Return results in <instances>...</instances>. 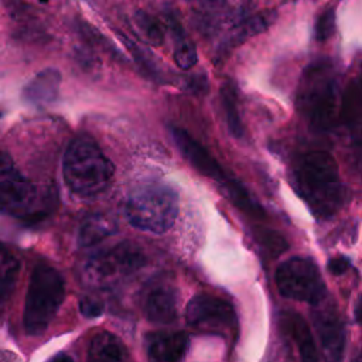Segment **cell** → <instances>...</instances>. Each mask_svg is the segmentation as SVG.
I'll use <instances>...</instances> for the list:
<instances>
[{
	"instance_id": "1",
	"label": "cell",
	"mask_w": 362,
	"mask_h": 362,
	"mask_svg": "<svg viewBox=\"0 0 362 362\" xmlns=\"http://www.w3.org/2000/svg\"><path fill=\"white\" fill-rule=\"evenodd\" d=\"M298 194L311 212L322 219L335 215L348 201L338 165L325 151H311L300 157L294 168Z\"/></svg>"
},
{
	"instance_id": "7",
	"label": "cell",
	"mask_w": 362,
	"mask_h": 362,
	"mask_svg": "<svg viewBox=\"0 0 362 362\" xmlns=\"http://www.w3.org/2000/svg\"><path fill=\"white\" fill-rule=\"evenodd\" d=\"M276 286L286 298L317 305L325 298V284L311 259L290 257L276 269Z\"/></svg>"
},
{
	"instance_id": "2",
	"label": "cell",
	"mask_w": 362,
	"mask_h": 362,
	"mask_svg": "<svg viewBox=\"0 0 362 362\" xmlns=\"http://www.w3.org/2000/svg\"><path fill=\"white\" fill-rule=\"evenodd\" d=\"M297 106L307 123L318 132L338 123L342 98L338 74L329 61L320 59L305 68L298 85Z\"/></svg>"
},
{
	"instance_id": "11",
	"label": "cell",
	"mask_w": 362,
	"mask_h": 362,
	"mask_svg": "<svg viewBox=\"0 0 362 362\" xmlns=\"http://www.w3.org/2000/svg\"><path fill=\"white\" fill-rule=\"evenodd\" d=\"M313 325L325 362H341L345 349V327L332 303L325 298L314 305Z\"/></svg>"
},
{
	"instance_id": "21",
	"label": "cell",
	"mask_w": 362,
	"mask_h": 362,
	"mask_svg": "<svg viewBox=\"0 0 362 362\" xmlns=\"http://www.w3.org/2000/svg\"><path fill=\"white\" fill-rule=\"evenodd\" d=\"M133 20H134V25H136L137 31L144 37L146 41H148L150 44H154V45H160L163 42L164 31H163L160 21L154 16L148 14L147 11L137 10L134 13Z\"/></svg>"
},
{
	"instance_id": "4",
	"label": "cell",
	"mask_w": 362,
	"mask_h": 362,
	"mask_svg": "<svg viewBox=\"0 0 362 362\" xmlns=\"http://www.w3.org/2000/svg\"><path fill=\"white\" fill-rule=\"evenodd\" d=\"M65 297L61 273L47 263H38L30 276L24 303L23 325L28 335L42 334L57 315Z\"/></svg>"
},
{
	"instance_id": "26",
	"label": "cell",
	"mask_w": 362,
	"mask_h": 362,
	"mask_svg": "<svg viewBox=\"0 0 362 362\" xmlns=\"http://www.w3.org/2000/svg\"><path fill=\"white\" fill-rule=\"evenodd\" d=\"M349 266H351V263L345 256H335V257L329 259V262L327 264L329 273L334 276L344 274L349 269Z\"/></svg>"
},
{
	"instance_id": "14",
	"label": "cell",
	"mask_w": 362,
	"mask_h": 362,
	"mask_svg": "<svg viewBox=\"0 0 362 362\" xmlns=\"http://www.w3.org/2000/svg\"><path fill=\"white\" fill-rule=\"evenodd\" d=\"M281 322L293 338L301 362H320L318 351L305 320L297 313H284L281 315Z\"/></svg>"
},
{
	"instance_id": "24",
	"label": "cell",
	"mask_w": 362,
	"mask_h": 362,
	"mask_svg": "<svg viewBox=\"0 0 362 362\" xmlns=\"http://www.w3.org/2000/svg\"><path fill=\"white\" fill-rule=\"evenodd\" d=\"M335 30V13L332 8H327L321 13L315 24V38L318 41L328 40Z\"/></svg>"
},
{
	"instance_id": "27",
	"label": "cell",
	"mask_w": 362,
	"mask_h": 362,
	"mask_svg": "<svg viewBox=\"0 0 362 362\" xmlns=\"http://www.w3.org/2000/svg\"><path fill=\"white\" fill-rule=\"evenodd\" d=\"M47 362H74V359H72L68 354L58 352V354H55L54 356H51Z\"/></svg>"
},
{
	"instance_id": "13",
	"label": "cell",
	"mask_w": 362,
	"mask_h": 362,
	"mask_svg": "<svg viewBox=\"0 0 362 362\" xmlns=\"http://www.w3.org/2000/svg\"><path fill=\"white\" fill-rule=\"evenodd\" d=\"M143 310L148 321L170 324L177 318V294L167 284H158L148 290L144 297Z\"/></svg>"
},
{
	"instance_id": "9",
	"label": "cell",
	"mask_w": 362,
	"mask_h": 362,
	"mask_svg": "<svg viewBox=\"0 0 362 362\" xmlns=\"http://www.w3.org/2000/svg\"><path fill=\"white\" fill-rule=\"evenodd\" d=\"M174 140L181 150V153L185 156V158L194 165L197 171L204 174L205 177L214 178L218 182H221L230 194V198L240 205L246 211H256L257 206L253 204V201L249 198L246 191L233 180H230L222 167L218 164V161L208 153V150L201 146L189 133H187L182 129H173Z\"/></svg>"
},
{
	"instance_id": "23",
	"label": "cell",
	"mask_w": 362,
	"mask_h": 362,
	"mask_svg": "<svg viewBox=\"0 0 362 362\" xmlns=\"http://www.w3.org/2000/svg\"><path fill=\"white\" fill-rule=\"evenodd\" d=\"M256 233H257V239H259L260 245L270 253V256L276 257V256H280L283 252H286L288 245H287L286 239L281 235H279L277 232L270 230L267 228H262Z\"/></svg>"
},
{
	"instance_id": "5",
	"label": "cell",
	"mask_w": 362,
	"mask_h": 362,
	"mask_svg": "<svg viewBox=\"0 0 362 362\" xmlns=\"http://www.w3.org/2000/svg\"><path fill=\"white\" fill-rule=\"evenodd\" d=\"M177 214V192L164 184L139 185L124 202V215L129 223L150 233L167 232L175 222Z\"/></svg>"
},
{
	"instance_id": "22",
	"label": "cell",
	"mask_w": 362,
	"mask_h": 362,
	"mask_svg": "<svg viewBox=\"0 0 362 362\" xmlns=\"http://www.w3.org/2000/svg\"><path fill=\"white\" fill-rule=\"evenodd\" d=\"M221 98H222L223 110H225V116H226L229 130L235 137H240L243 134V126H242L240 116H239V112H238L235 89L232 88V85L225 83L222 86Z\"/></svg>"
},
{
	"instance_id": "29",
	"label": "cell",
	"mask_w": 362,
	"mask_h": 362,
	"mask_svg": "<svg viewBox=\"0 0 362 362\" xmlns=\"http://www.w3.org/2000/svg\"><path fill=\"white\" fill-rule=\"evenodd\" d=\"M354 362H362V352H361V354L354 359Z\"/></svg>"
},
{
	"instance_id": "10",
	"label": "cell",
	"mask_w": 362,
	"mask_h": 362,
	"mask_svg": "<svg viewBox=\"0 0 362 362\" xmlns=\"http://www.w3.org/2000/svg\"><path fill=\"white\" fill-rule=\"evenodd\" d=\"M185 318L189 327L215 334L229 331L236 324L233 307L228 301L211 294L194 296L187 305Z\"/></svg>"
},
{
	"instance_id": "6",
	"label": "cell",
	"mask_w": 362,
	"mask_h": 362,
	"mask_svg": "<svg viewBox=\"0 0 362 362\" xmlns=\"http://www.w3.org/2000/svg\"><path fill=\"white\" fill-rule=\"evenodd\" d=\"M49 205L48 198L0 150V211L17 219L42 218Z\"/></svg>"
},
{
	"instance_id": "19",
	"label": "cell",
	"mask_w": 362,
	"mask_h": 362,
	"mask_svg": "<svg viewBox=\"0 0 362 362\" xmlns=\"http://www.w3.org/2000/svg\"><path fill=\"white\" fill-rule=\"evenodd\" d=\"M173 33H174V61L175 64L182 68L188 69L197 62V49L192 41L184 34L181 27L173 21Z\"/></svg>"
},
{
	"instance_id": "25",
	"label": "cell",
	"mask_w": 362,
	"mask_h": 362,
	"mask_svg": "<svg viewBox=\"0 0 362 362\" xmlns=\"http://www.w3.org/2000/svg\"><path fill=\"white\" fill-rule=\"evenodd\" d=\"M79 310L85 317L95 318V317H99L103 313V305L95 298L83 297L79 301Z\"/></svg>"
},
{
	"instance_id": "20",
	"label": "cell",
	"mask_w": 362,
	"mask_h": 362,
	"mask_svg": "<svg viewBox=\"0 0 362 362\" xmlns=\"http://www.w3.org/2000/svg\"><path fill=\"white\" fill-rule=\"evenodd\" d=\"M276 18V14L272 11H264L260 13L257 16H253L247 20H243L242 23H239L238 25L233 27V34L230 35V40L228 41V45L230 44H238L240 41H243L246 37L257 34L263 30L267 28L269 24L273 23V20Z\"/></svg>"
},
{
	"instance_id": "28",
	"label": "cell",
	"mask_w": 362,
	"mask_h": 362,
	"mask_svg": "<svg viewBox=\"0 0 362 362\" xmlns=\"http://www.w3.org/2000/svg\"><path fill=\"white\" fill-rule=\"evenodd\" d=\"M354 314H355V320L362 324V296L359 297V300H358V303L355 305V313Z\"/></svg>"
},
{
	"instance_id": "15",
	"label": "cell",
	"mask_w": 362,
	"mask_h": 362,
	"mask_svg": "<svg viewBox=\"0 0 362 362\" xmlns=\"http://www.w3.org/2000/svg\"><path fill=\"white\" fill-rule=\"evenodd\" d=\"M59 83L61 75L57 69H44L42 72L35 75L31 82L24 88L23 98L27 103L35 106H45L57 98Z\"/></svg>"
},
{
	"instance_id": "18",
	"label": "cell",
	"mask_w": 362,
	"mask_h": 362,
	"mask_svg": "<svg viewBox=\"0 0 362 362\" xmlns=\"http://www.w3.org/2000/svg\"><path fill=\"white\" fill-rule=\"evenodd\" d=\"M20 263L7 249L0 246V315L16 287Z\"/></svg>"
},
{
	"instance_id": "16",
	"label": "cell",
	"mask_w": 362,
	"mask_h": 362,
	"mask_svg": "<svg viewBox=\"0 0 362 362\" xmlns=\"http://www.w3.org/2000/svg\"><path fill=\"white\" fill-rule=\"evenodd\" d=\"M88 362H127V351L120 338L102 331L95 334L89 342Z\"/></svg>"
},
{
	"instance_id": "8",
	"label": "cell",
	"mask_w": 362,
	"mask_h": 362,
	"mask_svg": "<svg viewBox=\"0 0 362 362\" xmlns=\"http://www.w3.org/2000/svg\"><path fill=\"white\" fill-rule=\"evenodd\" d=\"M144 263L146 257L139 246L130 242H122L92 255L83 264V276L90 283L102 284L132 274L144 266Z\"/></svg>"
},
{
	"instance_id": "12",
	"label": "cell",
	"mask_w": 362,
	"mask_h": 362,
	"mask_svg": "<svg viewBox=\"0 0 362 362\" xmlns=\"http://www.w3.org/2000/svg\"><path fill=\"white\" fill-rule=\"evenodd\" d=\"M188 344V335L182 331H157L146 338V349L151 362H180Z\"/></svg>"
},
{
	"instance_id": "3",
	"label": "cell",
	"mask_w": 362,
	"mask_h": 362,
	"mask_svg": "<svg viewBox=\"0 0 362 362\" xmlns=\"http://www.w3.org/2000/svg\"><path fill=\"white\" fill-rule=\"evenodd\" d=\"M113 173V164L93 139L79 136L66 147L62 174L74 194L82 198L102 194L110 185Z\"/></svg>"
},
{
	"instance_id": "17",
	"label": "cell",
	"mask_w": 362,
	"mask_h": 362,
	"mask_svg": "<svg viewBox=\"0 0 362 362\" xmlns=\"http://www.w3.org/2000/svg\"><path fill=\"white\" fill-rule=\"evenodd\" d=\"M116 232V225L112 219L105 215H90L88 216L79 229V243L81 246L89 247L95 246L107 236Z\"/></svg>"
}]
</instances>
